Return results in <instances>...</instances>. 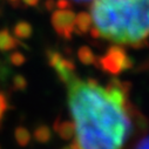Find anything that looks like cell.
Listing matches in <instances>:
<instances>
[{
    "label": "cell",
    "instance_id": "obj_10",
    "mask_svg": "<svg viewBox=\"0 0 149 149\" xmlns=\"http://www.w3.org/2000/svg\"><path fill=\"white\" fill-rule=\"evenodd\" d=\"M78 58L80 60L81 63L86 65V66H91V65H96L97 58L95 56L94 52L88 47V46H82L79 48L78 51Z\"/></svg>",
    "mask_w": 149,
    "mask_h": 149
},
{
    "label": "cell",
    "instance_id": "obj_17",
    "mask_svg": "<svg viewBox=\"0 0 149 149\" xmlns=\"http://www.w3.org/2000/svg\"><path fill=\"white\" fill-rule=\"evenodd\" d=\"M55 6L59 10H68L72 7V4H70L69 0H58L55 3Z\"/></svg>",
    "mask_w": 149,
    "mask_h": 149
},
{
    "label": "cell",
    "instance_id": "obj_21",
    "mask_svg": "<svg viewBox=\"0 0 149 149\" xmlns=\"http://www.w3.org/2000/svg\"><path fill=\"white\" fill-rule=\"evenodd\" d=\"M61 149H73V147H72V144H70V146H66V147H63V148H61Z\"/></svg>",
    "mask_w": 149,
    "mask_h": 149
},
{
    "label": "cell",
    "instance_id": "obj_15",
    "mask_svg": "<svg viewBox=\"0 0 149 149\" xmlns=\"http://www.w3.org/2000/svg\"><path fill=\"white\" fill-rule=\"evenodd\" d=\"M130 149H149V135L136 140Z\"/></svg>",
    "mask_w": 149,
    "mask_h": 149
},
{
    "label": "cell",
    "instance_id": "obj_16",
    "mask_svg": "<svg viewBox=\"0 0 149 149\" xmlns=\"http://www.w3.org/2000/svg\"><path fill=\"white\" fill-rule=\"evenodd\" d=\"M8 108V104H7V100H6V96L0 92V122H1L6 110Z\"/></svg>",
    "mask_w": 149,
    "mask_h": 149
},
{
    "label": "cell",
    "instance_id": "obj_11",
    "mask_svg": "<svg viewBox=\"0 0 149 149\" xmlns=\"http://www.w3.org/2000/svg\"><path fill=\"white\" fill-rule=\"evenodd\" d=\"M52 137V130L48 126L41 125L34 130V139L39 143H47Z\"/></svg>",
    "mask_w": 149,
    "mask_h": 149
},
{
    "label": "cell",
    "instance_id": "obj_20",
    "mask_svg": "<svg viewBox=\"0 0 149 149\" xmlns=\"http://www.w3.org/2000/svg\"><path fill=\"white\" fill-rule=\"evenodd\" d=\"M77 3H89V1H93V0H74Z\"/></svg>",
    "mask_w": 149,
    "mask_h": 149
},
{
    "label": "cell",
    "instance_id": "obj_7",
    "mask_svg": "<svg viewBox=\"0 0 149 149\" xmlns=\"http://www.w3.org/2000/svg\"><path fill=\"white\" fill-rule=\"evenodd\" d=\"M54 130L63 140H72L74 136V126L72 120L56 119L54 122Z\"/></svg>",
    "mask_w": 149,
    "mask_h": 149
},
{
    "label": "cell",
    "instance_id": "obj_8",
    "mask_svg": "<svg viewBox=\"0 0 149 149\" xmlns=\"http://www.w3.org/2000/svg\"><path fill=\"white\" fill-rule=\"evenodd\" d=\"M19 42L15 36H13L8 29H0V52H8L15 49L19 46Z\"/></svg>",
    "mask_w": 149,
    "mask_h": 149
},
{
    "label": "cell",
    "instance_id": "obj_1",
    "mask_svg": "<svg viewBox=\"0 0 149 149\" xmlns=\"http://www.w3.org/2000/svg\"><path fill=\"white\" fill-rule=\"evenodd\" d=\"M67 89L73 149H130L148 129L147 118L129 100V82L113 78L102 87L75 77Z\"/></svg>",
    "mask_w": 149,
    "mask_h": 149
},
{
    "label": "cell",
    "instance_id": "obj_4",
    "mask_svg": "<svg viewBox=\"0 0 149 149\" xmlns=\"http://www.w3.org/2000/svg\"><path fill=\"white\" fill-rule=\"evenodd\" d=\"M46 59L48 65L54 69L61 82L67 85L73 78H75V63L73 60L65 58L60 52L49 49L46 52Z\"/></svg>",
    "mask_w": 149,
    "mask_h": 149
},
{
    "label": "cell",
    "instance_id": "obj_19",
    "mask_svg": "<svg viewBox=\"0 0 149 149\" xmlns=\"http://www.w3.org/2000/svg\"><path fill=\"white\" fill-rule=\"evenodd\" d=\"M20 1L24 3L27 6H36V5L39 4L40 0H20Z\"/></svg>",
    "mask_w": 149,
    "mask_h": 149
},
{
    "label": "cell",
    "instance_id": "obj_12",
    "mask_svg": "<svg viewBox=\"0 0 149 149\" xmlns=\"http://www.w3.org/2000/svg\"><path fill=\"white\" fill-rule=\"evenodd\" d=\"M14 137H15L17 143H18L20 147H26V146L29 143L32 135H31V133L28 132L27 128L20 126V127H18V128L15 129V132H14Z\"/></svg>",
    "mask_w": 149,
    "mask_h": 149
},
{
    "label": "cell",
    "instance_id": "obj_9",
    "mask_svg": "<svg viewBox=\"0 0 149 149\" xmlns=\"http://www.w3.org/2000/svg\"><path fill=\"white\" fill-rule=\"evenodd\" d=\"M13 34L19 39L26 40V39H28V38L32 36L33 27L28 21H25V20L18 21L13 27Z\"/></svg>",
    "mask_w": 149,
    "mask_h": 149
},
{
    "label": "cell",
    "instance_id": "obj_6",
    "mask_svg": "<svg viewBox=\"0 0 149 149\" xmlns=\"http://www.w3.org/2000/svg\"><path fill=\"white\" fill-rule=\"evenodd\" d=\"M93 26L92 17L87 12H80L78 15H75V21H74V32L79 35H84L89 33L91 28Z\"/></svg>",
    "mask_w": 149,
    "mask_h": 149
},
{
    "label": "cell",
    "instance_id": "obj_13",
    "mask_svg": "<svg viewBox=\"0 0 149 149\" xmlns=\"http://www.w3.org/2000/svg\"><path fill=\"white\" fill-rule=\"evenodd\" d=\"M12 84L15 91H25L27 88V80L21 74H17L12 80Z\"/></svg>",
    "mask_w": 149,
    "mask_h": 149
},
{
    "label": "cell",
    "instance_id": "obj_5",
    "mask_svg": "<svg viewBox=\"0 0 149 149\" xmlns=\"http://www.w3.org/2000/svg\"><path fill=\"white\" fill-rule=\"evenodd\" d=\"M74 21H75V13L69 8L52 12V26L58 35L66 40L72 39V35L74 33Z\"/></svg>",
    "mask_w": 149,
    "mask_h": 149
},
{
    "label": "cell",
    "instance_id": "obj_3",
    "mask_svg": "<svg viewBox=\"0 0 149 149\" xmlns=\"http://www.w3.org/2000/svg\"><path fill=\"white\" fill-rule=\"evenodd\" d=\"M95 66L111 75H119L123 70L133 68L134 59L125 51V48L113 45L108 48L104 55L97 59Z\"/></svg>",
    "mask_w": 149,
    "mask_h": 149
},
{
    "label": "cell",
    "instance_id": "obj_2",
    "mask_svg": "<svg viewBox=\"0 0 149 149\" xmlns=\"http://www.w3.org/2000/svg\"><path fill=\"white\" fill-rule=\"evenodd\" d=\"M91 35L142 48L149 38V0H93Z\"/></svg>",
    "mask_w": 149,
    "mask_h": 149
},
{
    "label": "cell",
    "instance_id": "obj_14",
    "mask_svg": "<svg viewBox=\"0 0 149 149\" xmlns=\"http://www.w3.org/2000/svg\"><path fill=\"white\" fill-rule=\"evenodd\" d=\"M10 61L14 66H22L26 62V58H25V55L22 53L15 51V52L10 54Z\"/></svg>",
    "mask_w": 149,
    "mask_h": 149
},
{
    "label": "cell",
    "instance_id": "obj_18",
    "mask_svg": "<svg viewBox=\"0 0 149 149\" xmlns=\"http://www.w3.org/2000/svg\"><path fill=\"white\" fill-rule=\"evenodd\" d=\"M45 7H46L47 11L53 12V10H54V7H55V1H54V0H46Z\"/></svg>",
    "mask_w": 149,
    "mask_h": 149
},
{
    "label": "cell",
    "instance_id": "obj_22",
    "mask_svg": "<svg viewBox=\"0 0 149 149\" xmlns=\"http://www.w3.org/2000/svg\"><path fill=\"white\" fill-rule=\"evenodd\" d=\"M0 149H1V147H0Z\"/></svg>",
    "mask_w": 149,
    "mask_h": 149
}]
</instances>
